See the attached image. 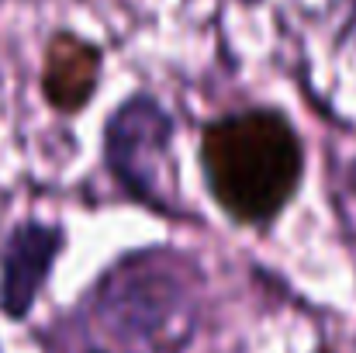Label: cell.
Masks as SVG:
<instances>
[{"instance_id":"cell-2","label":"cell","mask_w":356,"mask_h":353,"mask_svg":"<svg viewBox=\"0 0 356 353\" xmlns=\"http://www.w3.org/2000/svg\"><path fill=\"white\" fill-rule=\"evenodd\" d=\"M197 291L201 270L187 253L177 246H142L97 277L87 301L90 322L108 350H180L194 329Z\"/></svg>"},{"instance_id":"cell-4","label":"cell","mask_w":356,"mask_h":353,"mask_svg":"<svg viewBox=\"0 0 356 353\" xmlns=\"http://www.w3.org/2000/svg\"><path fill=\"white\" fill-rule=\"evenodd\" d=\"M66 253V229L45 219H21L0 246V312L28 319L42 288L49 284L59 256Z\"/></svg>"},{"instance_id":"cell-5","label":"cell","mask_w":356,"mask_h":353,"mask_svg":"<svg viewBox=\"0 0 356 353\" xmlns=\"http://www.w3.org/2000/svg\"><path fill=\"white\" fill-rule=\"evenodd\" d=\"M346 184H350V187L356 191V159L350 163V170H346Z\"/></svg>"},{"instance_id":"cell-3","label":"cell","mask_w":356,"mask_h":353,"mask_svg":"<svg viewBox=\"0 0 356 353\" xmlns=\"http://www.w3.org/2000/svg\"><path fill=\"white\" fill-rule=\"evenodd\" d=\"M177 118L149 91L121 97L101 128V166L131 205L184 219L177 173Z\"/></svg>"},{"instance_id":"cell-6","label":"cell","mask_w":356,"mask_h":353,"mask_svg":"<svg viewBox=\"0 0 356 353\" xmlns=\"http://www.w3.org/2000/svg\"><path fill=\"white\" fill-rule=\"evenodd\" d=\"M90 353H131V350H108V347H101V350H90Z\"/></svg>"},{"instance_id":"cell-1","label":"cell","mask_w":356,"mask_h":353,"mask_svg":"<svg viewBox=\"0 0 356 353\" xmlns=\"http://www.w3.org/2000/svg\"><path fill=\"white\" fill-rule=\"evenodd\" d=\"M201 177L242 229H270L305 184V142L277 108H242L201 128Z\"/></svg>"}]
</instances>
